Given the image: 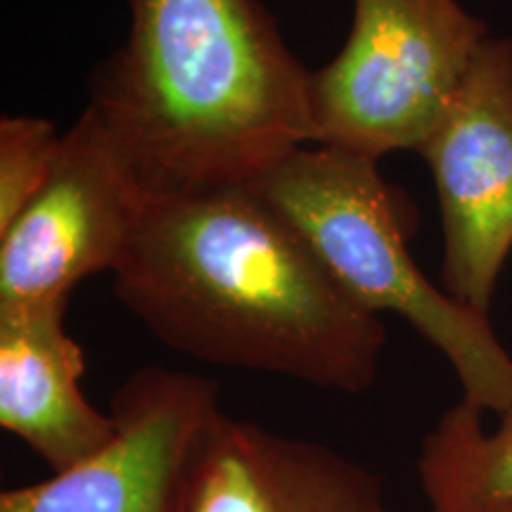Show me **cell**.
I'll use <instances>...</instances> for the list:
<instances>
[{"label":"cell","instance_id":"2","mask_svg":"<svg viewBox=\"0 0 512 512\" xmlns=\"http://www.w3.org/2000/svg\"><path fill=\"white\" fill-rule=\"evenodd\" d=\"M88 110L150 200L252 185L313 145L311 72L259 0H128Z\"/></svg>","mask_w":512,"mask_h":512},{"label":"cell","instance_id":"12","mask_svg":"<svg viewBox=\"0 0 512 512\" xmlns=\"http://www.w3.org/2000/svg\"><path fill=\"white\" fill-rule=\"evenodd\" d=\"M489 512H512V505H503V508H494V510H489Z\"/></svg>","mask_w":512,"mask_h":512},{"label":"cell","instance_id":"6","mask_svg":"<svg viewBox=\"0 0 512 512\" xmlns=\"http://www.w3.org/2000/svg\"><path fill=\"white\" fill-rule=\"evenodd\" d=\"M150 204L114 138L86 107L62 133L46 185L0 230V311L69 302L83 278L117 271Z\"/></svg>","mask_w":512,"mask_h":512},{"label":"cell","instance_id":"3","mask_svg":"<svg viewBox=\"0 0 512 512\" xmlns=\"http://www.w3.org/2000/svg\"><path fill=\"white\" fill-rule=\"evenodd\" d=\"M368 313H394L456 370L463 399L484 413L512 408V354L489 316L456 302L415 264L411 200L373 159L306 145L252 183Z\"/></svg>","mask_w":512,"mask_h":512},{"label":"cell","instance_id":"7","mask_svg":"<svg viewBox=\"0 0 512 512\" xmlns=\"http://www.w3.org/2000/svg\"><path fill=\"white\" fill-rule=\"evenodd\" d=\"M418 152L439 197L441 285L489 316L512 252V41L486 38Z\"/></svg>","mask_w":512,"mask_h":512},{"label":"cell","instance_id":"1","mask_svg":"<svg viewBox=\"0 0 512 512\" xmlns=\"http://www.w3.org/2000/svg\"><path fill=\"white\" fill-rule=\"evenodd\" d=\"M114 294L164 347L342 394L373 387L387 330L252 185L152 200Z\"/></svg>","mask_w":512,"mask_h":512},{"label":"cell","instance_id":"5","mask_svg":"<svg viewBox=\"0 0 512 512\" xmlns=\"http://www.w3.org/2000/svg\"><path fill=\"white\" fill-rule=\"evenodd\" d=\"M114 437L46 482L0 494V512H192L211 437L226 418L207 377L136 370L110 408Z\"/></svg>","mask_w":512,"mask_h":512},{"label":"cell","instance_id":"9","mask_svg":"<svg viewBox=\"0 0 512 512\" xmlns=\"http://www.w3.org/2000/svg\"><path fill=\"white\" fill-rule=\"evenodd\" d=\"M69 302L0 311V427L53 472L91 458L114 437L112 413L86 399V354L64 328Z\"/></svg>","mask_w":512,"mask_h":512},{"label":"cell","instance_id":"11","mask_svg":"<svg viewBox=\"0 0 512 512\" xmlns=\"http://www.w3.org/2000/svg\"><path fill=\"white\" fill-rule=\"evenodd\" d=\"M60 145L53 121L17 114L0 119V230L46 185Z\"/></svg>","mask_w":512,"mask_h":512},{"label":"cell","instance_id":"10","mask_svg":"<svg viewBox=\"0 0 512 512\" xmlns=\"http://www.w3.org/2000/svg\"><path fill=\"white\" fill-rule=\"evenodd\" d=\"M418 477L430 512H489L512 505V408L494 430L460 399L422 439Z\"/></svg>","mask_w":512,"mask_h":512},{"label":"cell","instance_id":"4","mask_svg":"<svg viewBox=\"0 0 512 512\" xmlns=\"http://www.w3.org/2000/svg\"><path fill=\"white\" fill-rule=\"evenodd\" d=\"M335 60L311 72L313 145L380 162L415 150L456 93L489 27L460 0H351Z\"/></svg>","mask_w":512,"mask_h":512},{"label":"cell","instance_id":"8","mask_svg":"<svg viewBox=\"0 0 512 512\" xmlns=\"http://www.w3.org/2000/svg\"><path fill=\"white\" fill-rule=\"evenodd\" d=\"M192 512H394L368 467L309 439L226 415Z\"/></svg>","mask_w":512,"mask_h":512}]
</instances>
